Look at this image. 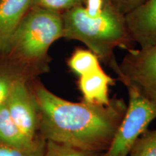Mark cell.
Listing matches in <instances>:
<instances>
[{"label": "cell", "instance_id": "cell-1", "mask_svg": "<svg viewBox=\"0 0 156 156\" xmlns=\"http://www.w3.org/2000/svg\"><path fill=\"white\" fill-rule=\"evenodd\" d=\"M30 85L39 107V133L46 141L100 154L108 149L127 108L123 99L114 98L106 106L72 102L37 79Z\"/></svg>", "mask_w": 156, "mask_h": 156}, {"label": "cell", "instance_id": "cell-2", "mask_svg": "<svg viewBox=\"0 0 156 156\" xmlns=\"http://www.w3.org/2000/svg\"><path fill=\"white\" fill-rule=\"evenodd\" d=\"M63 38L83 43L100 61L110 64L115 59L117 48H131L133 41L129 34L125 16L118 12L107 2L99 16L90 17L83 6L62 13Z\"/></svg>", "mask_w": 156, "mask_h": 156}, {"label": "cell", "instance_id": "cell-3", "mask_svg": "<svg viewBox=\"0 0 156 156\" xmlns=\"http://www.w3.org/2000/svg\"><path fill=\"white\" fill-rule=\"evenodd\" d=\"M60 38H63L62 13L32 7L13 35L5 56L21 64L37 79L49 70L48 51Z\"/></svg>", "mask_w": 156, "mask_h": 156}, {"label": "cell", "instance_id": "cell-4", "mask_svg": "<svg viewBox=\"0 0 156 156\" xmlns=\"http://www.w3.org/2000/svg\"><path fill=\"white\" fill-rule=\"evenodd\" d=\"M109 66L127 89L156 104V44L129 48L120 64L115 59Z\"/></svg>", "mask_w": 156, "mask_h": 156}, {"label": "cell", "instance_id": "cell-5", "mask_svg": "<svg viewBox=\"0 0 156 156\" xmlns=\"http://www.w3.org/2000/svg\"><path fill=\"white\" fill-rule=\"evenodd\" d=\"M128 90L129 104L110 147L100 156H129L134 142L156 119V104Z\"/></svg>", "mask_w": 156, "mask_h": 156}, {"label": "cell", "instance_id": "cell-6", "mask_svg": "<svg viewBox=\"0 0 156 156\" xmlns=\"http://www.w3.org/2000/svg\"><path fill=\"white\" fill-rule=\"evenodd\" d=\"M5 102L12 119L23 133L33 140L40 139L39 107L30 82H17Z\"/></svg>", "mask_w": 156, "mask_h": 156}, {"label": "cell", "instance_id": "cell-7", "mask_svg": "<svg viewBox=\"0 0 156 156\" xmlns=\"http://www.w3.org/2000/svg\"><path fill=\"white\" fill-rule=\"evenodd\" d=\"M130 38L140 48L156 44V0L144 3L125 15Z\"/></svg>", "mask_w": 156, "mask_h": 156}, {"label": "cell", "instance_id": "cell-8", "mask_svg": "<svg viewBox=\"0 0 156 156\" xmlns=\"http://www.w3.org/2000/svg\"><path fill=\"white\" fill-rule=\"evenodd\" d=\"M32 0H0V56H5L13 35L30 8Z\"/></svg>", "mask_w": 156, "mask_h": 156}, {"label": "cell", "instance_id": "cell-9", "mask_svg": "<svg viewBox=\"0 0 156 156\" xmlns=\"http://www.w3.org/2000/svg\"><path fill=\"white\" fill-rule=\"evenodd\" d=\"M114 83V78L101 68L80 77L78 86L83 95V101L90 104L106 106L111 100L108 96V87Z\"/></svg>", "mask_w": 156, "mask_h": 156}, {"label": "cell", "instance_id": "cell-10", "mask_svg": "<svg viewBox=\"0 0 156 156\" xmlns=\"http://www.w3.org/2000/svg\"><path fill=\"white\" fill-rule=\"evenodd\" d=\"M44 138L33 140L27 137L17 126L9 114L5 101L0 105V142L6 145L20 149H31L36 147Z\"/></svg>", "mask_w": 156, "mask_h": 156}, {"label": "cell", "instance_id": "cell-11", "mask_svg": "<svg viewBox=\"0 0 156 156\" xmlns=\"http://www.w3.org/2000/svg\"><path fill=\"white\" fill-rule=\"evenodd\" d=\"M34 80L28 70L7 56H0V105L7 99L15 84L20 80Z\"/></svg>", "mask_w": 156, "mask_h": 156}, {"label": "cell", "instance_id": "cell-12", "mask_svg": "<svg viewBox=\"0 0 156 156\" xmlns=\"http://www.w3.org/2000/svg\"><path fill=\"white\" fill-rule=\"evenodd\" d=\"M67 65L72 72L79 77L101 69L98 57L90 51L84 48H76L67 60Z\"/></svg>", "mask_w": 156, "mask_h": 156}, {"label": "cell", "instance_id": "cell-13", "mask_svg": "<svg viewBox=\"0 0 156 156\" xmlns=\"http://www.w3.org/2000/svg\"><path fill=\"white\" fill-rule=\"evenodd\" d=\"M129 156H156V129H146L134 142Z\"/></svg>", "mask_w": 156, "mask_h": 156}, {"label": "cell", "instance_id": "cell-14", "mask_svg": "<svg viewBox=\"0 0 156 156\" xmlns=\"http://www.w3.org/2000/svg\"><path fill=\"white\" fill-rule=\"evenodd\" d=\"M101 154L93 153L64 144L46 140L44 156H100Z\"/></svg>", "mask_w": 156, "mask_h": 156}, {"label": "cell", "instance_id": "cell-15", "mask_svg": "<svg viewBox=\"0 0 156 156\" xmlns=\"http://www.w3.org/2000/svg\"><path fill=\"white\" fill-rule=\"evenodd\" d=\"M78 6H83V0H32L30 8L39 7L63 13Z\"/></svg>", "mask_w": 156, "mask_h": 156}, {"label": "cell", "instance_id": "cell-16", "mask_svg": "<svg viewBox=\"0 0 156 156\" xmlns=\"http://www.w3.org/2000/svg\"><path fill=\"white\" fill-rule=\"evenodd\" d=\"M46 140L31 149H20L0 142V156H44Z\"/></svg>", "mask_w": 156, "mask_h": 156}, {"label": "cell", "instance_id": "cell-17", "mask_svg": "<svg viewBox=\"0 0 156 156\" xmlns=\"http://www.w3.org/2000/svg\"><path fill=\"white\" fill-rule=\"evenodd\" d=\"M145 1L146 0H107L109 5L124 16Z\"/></svg>", "mask_w": 156, "mask_h": 156}, {"label": "cell", "instance_id": "cell-18", "mask_svg": "<svg viewBox=\"0 0 156 156\" xmlns=\"http://www.w3.org/2000/svg\"><path fill=\"white\" fill-rule=\"evenodd\" d=\"M107 0H85L83 8L89 17H95L103 12Z\"/></svg>", "mask_w": 156, "mask_h": 156}, {"label": "cell", "instance_id": "cell-19", "mask_svg": "<svg viewBox=\"0 0 156 156\" xmlns=\"http://www.w3.org/2000/svg\"><path fill=\"white\" fill-rule=\"evenodd\" d=\"M83 2H84V1H85V0H83Z\"/></svg>", "mask_w": 156, "mask_h": 156}]
</instances>
